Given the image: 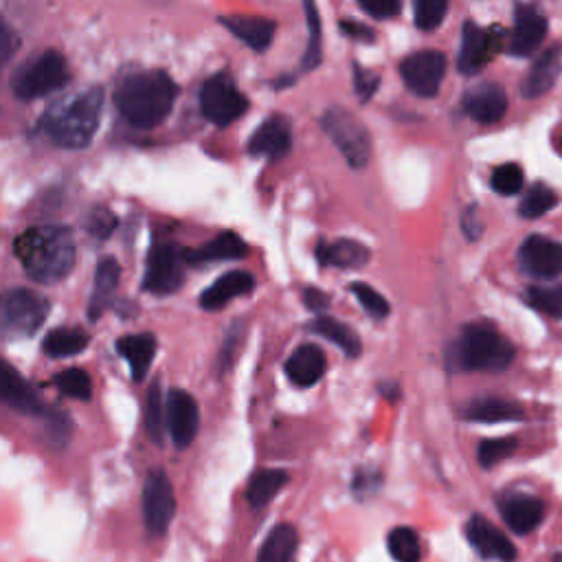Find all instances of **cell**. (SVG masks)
<instances>
[{"instance_id": "cell-43", "label": "cell", "mask_w": 562, "mask_h": 562, "mask_svg": "<svg viewBox=\"0 0 562 562\" xmlns=\"http://www.w3.org/2000/svg\"><path fill=\"white\" fill-rule=\"evenodd\" d=\"M446 12H448V5L444 0H420L416 5V25L422 31H433L444 23Z\"/></svg>"}, {"instance_id": "cell-42", "label": "cell", "mask_w": 562, "mask_h": 562, "mask_svg": "<svg viewBox=\"0 0 562 562\" xmlns=\"http://www.w3.org/2000/svg\"><path fill=\"white\" fill-rule=\"evenodd\" d=\"M516 450V439L514 437H501V439H486L480 444V463L484 468H493L508 459Z\"/></svg>"}, {"instance_id": "cell-6", "label": "cell", "mask_w": 562, "mask_h": 562, "mask_svg": "<svg viewBox=\"0 0 562 562\" xmlns=\"http://www.w3.org/2000/svg\"><path fill=\"white\" fill-rule=\"evenodd\" d=\"M68 81L71 68L66 58L58 51H44L18 71L14 92L21 100H40L62 90Z\"/></svg>"}, {"instance_id": "cell-25", "label": "cell", "mask_w": 562, "mask_h": 562, "mask_svg": "<svg viewBox=\"0 0 562 562\" xmlns=\"http://www.w3.org/2000/svg\"><path fill=\"white\" fill-rule=\"evenodd\" d=\"M369 248L356 240L321 242L317 248V259L321 261V266H334L343 270L362 268L369 261Z\"/></svg>"}, {"instance_id": "cell-36", "label": "cell", "mask_w": 562, "mask_h": 562, "mask_svg": "<svg viewBox=\"0 0 562 562\" xmlns=\"http://www.w3.org/2000/svg\"><path fill=\"white\" fill-rule=\"evenodd\" d=\"M387 547L394 560L398 562H420L422 560V545L418 534L411 527H396L387 536Z\"/></svg>"}, {"instance_id": "cell-12", "label": "cell", "mask_w": 562, "mask_h": 562, "mask_svg": "<svg viewBox=\"0 0 562 562\" xmlns=\"http://www.w3.org/2000/svg\"><path fill=\"white\" fill-rule=\"evenodd\" d=\"M501 40L503 36L499 29H482L473 21H468L463 25V36H461L459 71L463 75L480 73L497 55Z\"/></svg>"}, {"instance_id": "cell-31", "label": "cell", "mask_w": 562, "mask_h": 562, "mask_svg": "<svg viewBox=\"0 0 562 562\" xmlns=\"http://www.w3.org/2000/svg\"><path fill=\"white\" fill-rule=\"evenodd\" d=\"M310 330L317 332L319 336L328 339L336 347H341L352 358H356L362 352V343H360L358 334L349 325H345V323H341V321H336L332 317H317L312 321Z\"/></svg>"}, {"instance_id": "cell-16", "label": "cell", "mask_w": 562, "mask_h": 562, "mask_svg": "<svg viewBox=\"0 0 562 562\" xmlns=\"http://www.w3.org/2000/svg\"><path fill=\"white\" fill-rule=\"evenodd\" d=\"M499 510L506 521V525L514 534H529L534 532L545 516V506L540 499L523 493H508L499 499Z\"/></svg>"}, {"instance_id": "cell-2", "label": "cell", "mask_w": 562, "mask_h": 562, "mask_svg": "<svg viewBox=\"0 0 562 562\" xmlns=\"http://www.w3.org/2000/svg\"><path fill=\"white\" fill-rule=\"evenodd\" d=\"M176 95L178 86L165 71H141L122 81L115 102L130 126L150 130L171 115Z\"/></svg>"}, {"instance_id": "cell-7", "label": "cell", "mask_w": 562, "mask_h": 562, "mask_svg": "<svg viewBox=\"0 0 562 562\" xmlns=\"http://www.w3.org/2000/svg\"><path fill=\"white\" fill-rule=\"evenodd\" d=\"M201 111L212 124L227 128L248 111V100L231 75L218 73L203 84Z\"/></svg>"}, {"instance_id": "cell-32", "label": "cell", "mask_w": 562, "mask_h": 562, "mask_svg": "<svg viewBox=\"0 0 562 562\" xmlns=\"http://www.w3.org/2000/svg\"><path fill=\"white\" fill-rule=\"evenodd\" d=\"M289 484V473L286 471H257L246 488V499L253 508H264L281 488Z\"/></svg>"}, {"instance_id": "cell-1", "label": "cell", "mask_w": 562, "mask_h": 562, "mask_svg": "<svg viewBox=\"0 0 562 562\" xmlns=\"http://www.w3.org/2000/svg\"><path fill=\"white\" fill-rule=\"evenodd\" d=\"M23 270L38 284H58L75 268L77 246L68 227H34L14 242Z\"/></svg>"}, {"instance_id": "cell-19", "label": "cell", "mask_w": 562, "mask_h": 562, "mask_svg": "<svg viewBox=\"0 0 562 562\" xmlns=\"http://www.w3.org/2000/svg\"><path fill=\"white\" fill-rule=\"evenodd\" d=\"M293 145V130L286 117L274 115L268 117L259 130L251 137L248 150L251 154L257 156H268V158H281L291 152Z\"/></svg>"}, {"instance_id": "cell-21", "label": "cell", "mask_w": 562, "mask_h": 562, "mask_svg": "<svg viewBox=\"0 0 562 562\" xmlns=\"http://www.w3.org/2000/svg\"><path fill=\"white\" fill-rule=\"evenodd\" d=\"M560 73H562V47H551L538 55V60L532 64L529 73L525 75L521 84L523 98L527 100L542 98L545 92H549L551 86L558 81Z\"/></svg>"}, {"instance_id": "cell-40", "label": "cell", "mask_w": 562, "mask_h": 562, "mask_svg": "<svg viewBox=\"0 0 562 562\" xmlns=\"http://www.w3.org/2000/svg\"><path fill=\"white\" fill-rule=\"evenodd\" d=\"M306 18H308V47L304 55V71H312L321 64V21L317 14V8L312 3H306Z\"/></svg>"}, {"instance_id": "cell-44", "label": "cell", "mask_w": 562, "mask_h": 562, "mask_svg": "<svg viewBox=\"0 0 562 562\" xmlns=\"http://www.w3.org/2000/svg\"><path fill=\"white\" fill-rule=\"evenodd\" d=\"M379 84H381V75L376 71L354 64V88H356V95L362 102H369L373 98V92H376Z\"/></svg>"}, {"instance_id": "cell-26", "label": "cell", "mask_w": 562, "mask_h": 562, "mask_svg": "<svg viewBox=\"0 0 562 562\" xmlns=\"http://www.w3.org/2000/svg\"><path fill=\"white\" fill-rule=\"evenodd\" d=\"M122 279V266L117 264V259L106 257L102 259V264L95 270V289H92V297H90V308L88 315L92 321H98L104 310L111 306V299L115 297V291L119 286Z\"/></svg>"}, {"instance_id": "cell-47", "label": "cell", "mask_w": 562, "mask_h": 562, "mask_svg": "<svg viewBox=\"0 0 562 562\" xmlns=\"http://www.w3.org/2000/svg\"><path fill=\"white\" fill-rule=\"evenodd\" d=\"M341 29L347 38H352L356 42H373V40H376V34H373V29H369L367 25L356 23V21H341Z\"/></svg>"}, {"instance_id": "cell-41", "label": "cell", "mask_w": 562, "mask_h": 562, "mask_svg": "<svg viewBox=\"0 0 562 562\" xmlns=\"http://www.w3.org/2000/svg\"><path fill=\"white\" fill-rule=\"evenodd\" d=\"M352 293L356 295L358 304H360L373 319H385V317L392 312L389 302H387L376 289H371V286L360 284V281H356V284H352Z\"/></svg>"}, {"instance_id": "cell-3", "label": "cell", "mask_w": 562, "mask_h": 562, "mask_svg": "<svg viewBox=\"0 0 562 562\" xmlns=\"http://www.w3.org/2000/svg\"><path fill=\"white\" fill-rule=\"evenodd\" d=\"M104 113V90L92 86L77 95L58 102L40 119V130L64 150H81L100 130Z\"/></svg>"}, {"instance_id": "cell-5", "label": "cell", "mask_w": 562, "mask_h": 562, "mask_svg": "<svg viewBox=\"0 0 562 562\" xmlns=\"http://www.w3.org/2000/svg\"><path fill=\"white\" fill-rule=\"evenodd\" d=\"M51 312L49 302L27 289H10L0 295V336L10 341L34 336Z\"/></svg>"}, {"instance_id": "cell-49", "label": "cell", "mask_w": 562, "mask_h": 562, "mask_svg": "<svg viewBox=\"0 0 562 562\" xmlns=\"http://www.w3.org/2000/svg\"><path fill=\"white\" fill-rule=\"evenodd\" d=\"M113 229H115V220H113L111 214H106V212H95V214H92V220H90V233L92 235L108 238Z\"/></svg>"}, {"instance_id": "cell-37", "label": "cell", "mask_w": 562, "mask_h": 562, "mask_svg": "<svg viewBox=\"0 0 562 562\" xmlns=\"http://www.w3.org/2000/svg\"><path fill=\"white\" fill-rule=\"evenodd\" d=\"M55 387L75 400H90L92 396V379L90 373L79 369V367H71L55 376Z\"/></svg>"}, {"instance_id": "cell-17", "label": "cell", "mask_w": 562, "mask_h": 562, "mask_svg": "<svg viewBox=\"0 0 562 562\" xmlns=\"http://www.w3.org/2000/svg\"><path fill=\"white\" fill-rule=\"evenodd\" d=\"M465 536L471 540V545L488 560L512 562L516 558V547L506 538V534L480 514L468 521Z\"/></svg>"}, {"instance_id": "cell-52", "label": "cell", "mask_w": 562, "mask_h": 562, "mask_svg": "<svg viewBox=\"0 0 562 562\" xmlns=\"http://www.w3.org/2000/svg\"><path fill=\"white\" fill-rule=\"evenodd\" d=\"M560 150H562V139H560Z\"/></svg>"}, {"instance_id": "cell-13", "label": "cell", "mask_w": 562, "mask_h": 562, "mask_svg": "<svg viewBox=\"0 0 562 562\" xmlns=\"http://www.w3.org/2000/svg\"><path fill=\"white\" fill-rule=\"evenodd\" d=\"M167 411V429L178 448H187L199 433L201 426V411L192 394L182 389H171L165 400Z\"/></svg>"}, {"instance_id": "cell-22", "label": "cell", "mask_w": 562, "mask_h": 562, "mask_svg": "<svg viewBox=\"0 0 562 562\" xmlns=\"http://www.w3.org/2000/svg\"><path fill=\"white\" fill-rule=\"evenodd\" d=\"M253 289H255V277L251 272L231 270V272L218 277L214 284L201 295V306L205 310H220L229 302L253 293Z\"/></svg>"}, {"instance_id": "cell-30", "label": "cell", "mask_w": 562, "mask_h": 562, "mask_svg": "<svg viewBox=\"0 0 562 562\" xmlns=\"http://www.w3.org/2000/svg\"><path fill=\"white\" fill-rule=\"evenodd\" d=\"M465 418L471 422H484V424L514 422V420L523 418V409L503 398H482L468 407Z\"/></svg>"}, {"instance_id": "cell-23", "label": "cell", "mask_w": 562, "mask_h": 562, "mask_svg": "<svg viewBox=\"0 0 562 562\" xmlns=\"http://www.w3.org/2000/svg\"><path fill=\"white\" fill-rule=\"evenodd\" d=\"M325 367H328V360H325V354L321 347L302 345L289 358L286 373L297 387H312L315 383H319L323 379Z\"/></svg>"}, {"instance_id": "cell-34", "label": "cell", "mask_w": 562, "mask_h": 562, "mask_svg": "<svg viewBox=\"0 0 562 562\" xmlns=\"http://www.w3.org/2000/svg\"><path fill=\"white\" fill-rule=\"evenodd\" d=\"M145 426H148L150 439L154 444H163L165 426H167V411H165V400L161 396L158 381H154L152 387L148 389V398H145Z\"/></svg>"}, {"instance_id": "cell-38", "label": "cell", "mask_w": 562, "mask_h": 562, "mask_svg": "<svg viewBox=\"0 0 562 562\" xmlns=\"http://www.w3.org/2000/svg\"><path fill=\"white\" fill-rule=\"evenodd\" d=\"M525 302L553 319H562V286H532L525 293Z\"/></svg>"}, {"instance_id": "cell-46", "label": "cell", "mask_w": 562, "mask_h": 562, "mask_svg": "<svg viewBox=\"0 0 562 562\" xmlns=\"http://www.w3.org/2000/svg\"><path fill=\"white\" fill-rule=\"evenodd\" d=\"M21 47V38L16 29L0 16V64H5Z\"/></svg>"}, {"instance_id": "cell-29", "label": "cell", "mask_w": 562, "mask_h": 562, "mask_svg": "<svg viewBox=\"0 0 562 562\" xmlns=\"http://www.w3.org/2000/svg\"><path fill=\"white\" fill-rule=\"evenodd\" d=\"M297 545H299V536L293 525L289 523L277 525L268 534L266 542L261 545L257 562H293L297 553Z\"/></svg>"}, {"instance_id": "cell-24", "label": "cell", "mask_w": 562, "mask_h": 562, "mask_svg": "<svg viewBox=\"0 0 562 562\" xmlns=\"http://www.w3.org/2000/svg\"><path fill=\"white\" fill-rule=\"evenodd\" d=\"M220 23L248 49L266 51L274 38V23L261 16H225Z\"/></svg>"}, {"instance_id": "cell-39", "label": "cell", "mask_w": 562, "mask_h": 562, "mask_svg": "<svg viewBox=\"0 0 562 562\" xmlns=\"http://www.w3.org/2000/svg\"><path fill=\"white\" fill-rule=\"evenodd\" d=\"M493 187L495 192L501 194V196H514L523 190L525 184V176H523V169L521 165L516 163H506V165H499L495 171H493Z\"/></svg>"}, {"instance_id": "cell-4", "label": "cell", "mask_w": 562, "mask_h": 562, "mask_svg": "<svg viewBox=\"0 0 562 562\" xmlns=\"http://www.w3.org/2000/svg\"><path fill=\"white\" fill-rule=\"evenodd\" d=\"M450 356L459 369L503 371L514 360V345L488 325H468Z\"/></svg>"}, {"instance_id": "cell-15", "label": "cell", "mask_w": 562, "mask_h": 562, "mask_svg": "<svg viewBox=\"0 0 562 562\" xmlns=\"http://www.w3.org/2000/svg\"><path fill=\"white\" fill-rule=\"evenodd\" d=\"M547 16L534 5H519L514 14V29L510 36V53L516 58H527L540 49L547 36Z\"/></svg>"}, {"instance_id": "cell-18", "label": "cell", "mask_w": 562, "mask_h": 562, "mask_svg": "<svg viewBox=\"0 0 562 562\" xmlns=\"http://www.w3.org/2000/svg\"><path fill=\"white\" fill-rule=\"evenodd\" d=\"M463 111L480 124H497L508 111V95L499 84H477L465 92Z\"/></svg>"}, {"instance_id": "cell-33", "label": "cell", "mask_w": 562, "mask_h": 562, "mask_svg": "<svg viewBox=\"0 0 562 562\" xmlns=\"http://www.w3.org/2000/svg\"><path fill=\"white\" fill-rule=\"evenodd\" d=\"M88 345V334L79 328H58L51 330L42 343V349L51 358H68L84 352Z\"/></svg>"}, {"instance_id": "cell-27", "label": "cell", "mask_w": 562, "mask_h": 562, "mask_svg": "<svg viewBox=\"0 0 562 562\" xmlns=\"http://www.w3.org/2000/svg\"><path fill=\"white\" fill-rule=\"evenodd\" d=\"M117 349L130 365L132 379L143 381L156 354V339L152 334H130L117 341Z\"/></svg>"}, {"instance_id": "cell-10", "label": "cell", "mask_w": 562, "mask_h": 562, "mask_svg": "<svg viewBox=\"0 0 562 562\" xmlns=\"http://www.w3.org/2000/svg\"><path fill=\"white\" fill-rule=\"evenodd\" d=\"M400 75L418 98H433L446 75V55L442 51H418L403 60Z\"/></svg>"}, {"instance_id": "cell-28", "label": "cell", "mask_w": 562, "mask_h": 562, "mask_svg": "<svg viewBox=\"0 0 562 562\" xmlns=\"http://www.w3.org/2000/svg\"><path fill=\"white\" fill-rule=\"evenodd\" d=\"M248 246L238 233H220L205 246L196 251H187V261L190 264H207V261H218V259H242L246 257Z\"/></svg>"}, {"instance_id": "cell-48", "label": "cell", "mask_w": 562, "mask_h": 562, "mask_svg": "<svg viewBox=\"0 0 562 562\" xmlns=\"http://www.w3.org/2000/svg\"><path fill=\"white\" fill-rule=\"evenodd\" d=\"M461 227H463V233L471 238V240H480L482 238V231H484V225H482V218H480V212L475 207L468 209L461 218Z\"/></svg>"}, {"instance_id": "cell-8", "label": "cell", "mask_w": 562, "mask_h": 562, "mask_svg": "<svg viewBox=\"0 0 562 562\" xmlns=\"http://www.w3.org/2000/svg\"><path fill=\"white\" fill-rule=\"evenodd\" d=\"M187 251L176 242H156L148 255L143 289L154 295H171L184 281Z\"/></svg>"}, {"instance_id": "cell-14", "label": "cell", "mask_w": 562, "mask_h": 562, "mask_svg": "<svg viewBox=\"0 0 562 562\" xmlns=\"http://www.w3.org/2000/svg\"><path fill=\"white\" fill-rule=\"evenodd\" d=\"M521 266L525 272L538 279H551L562 274V244L545 238V235H532L521 244L519 253Z\"/></svg>"}, {"instance_id": "cell-9", "label": "cell", "mask_w": 562, "mask_h": 562, "mask_svg": "<svg viewBox=\"0 0 562 562\" xmlns=\"http://www.w3.org/2000/svg\"><path fill=\"white\" fill-rule=\"evenodd\" d=\"M321 126L352 167L367 165L371 154V139L367 128L352 113L343 108H330L323 115Z\"/></svg>"}, {"instance_id": "cell-35", "label": "cell", "mask_w": 562, "mask_h": 562, "mask_svg": "<svg viewBox=\"0 0 562 562\" xmlns=\"http://www.w3.org/2000/svg\"><path fill=\"white\" fill-rule=\"evenodd\" d=\"M555 205H558V194L551 190V187H547L542 182H536V184L529 187L527 194L523 196L519 212H521L523 218L534 220V218H540L547 212H551Z\"/></svg>"}, {"instance_id": "cell-45", "label": "cell", "mask_w": 562, "mask_h": 562, "mask_svg": "<svg viewBox=\"0 0 562 562\" xmlns=\"http://www.w3.org/2000/svg\"><path fill=\"white\" fill-rule=\"evenodd\" d=\"M358 8L371 18H379V21H387L400 14L398 0H360Z\"/></svg>"}, {"instance_id": "cell-11", "label": "cell", "mask_w": 562, "mask_h": 562, "mask_svg": "<svg viewBox=\"0 0 562 562\" xmlns=\"http://www.w3.org/2000/svg\"><path fill=\"white\" fill-rule=\"evenodd\" d=\"M176 514V497L169 477L163 471H152L143 488V519L154 536H163Z\"/></svg>"}, {"instance_id": "cell-20", "label": "cell", "mask_w": 562, "mask_h": 562, "mask_svg": "<svg viewBox=\"0 0 562 562\" xmlns=\"http://www.w3.org/2000/svg\"><path fill=\"white\" fill-rule=\"evenodd\" d=\"M0 403L23 413H40L42 405L31 385L5 360H0Z\"/></svg>"}, {"instance_id": "cell-50", "label": "cell", "mask_w": 562, "mask_h": 562, "mask_svg": "<svg viewBox=\"0 0 562 562\" xmlns=\"http://www.w3.org/2000/svg\"><path fill=\"white\" fill-rule=\"evenodd\" d=\"M304 302H306V306H308L310 310H315V312H323V310L330 306V297H328L323 291H319V289H308V291L304 293Z\"/></svg>"}, {"instance_id": "cell-51", "label": "cell", "mask_w": 562, "mask_h": 562, "mask_svg": "<svg viewBox=\"0 0 562 562\" xmlns=\"http://www.w3.org/2000/svg\"><path fill=\"white\" fill-rule=\"evenodd\" d=\"M553 562H562V551H560V553H555V555H553Z\"/></svg>"}]
</instances>
